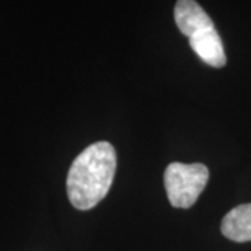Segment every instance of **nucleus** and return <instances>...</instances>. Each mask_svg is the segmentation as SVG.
Listing matches in <instances>:
<instances>
[{
	"label": "nucleus",
	"mask_w": 251,
	"mask_h": 251,
	"mask_svg": "<svg viewBox=\"0 0 251 251\" xmlns=\"http://www.w3.org/2000/svg\"><path fill=\"white\" fill-rule=\"evenodd\" d=\"M221 230L232 242H251V204H242L229 211L222 219Z\"/></svg>",
	"instance_id": "20e7f679"
},
{
	"label": "nucleus",
	"mask_w": 251,
	"mask_h": 251,
	"mask_svg": "<svg viewBox=\"0 0 251 251\" xmlns=\"http://www.w3.org/2000/svg\"><path fill=\"white\" fill-rule=\"evenodd\" d=\"M175 21L202 62L216 69L224 67L226 64L224 42L214 21L196 0H177L175 6Z\"/></svg>",
	"instance_id": "f03ea898"
},
{
	"label": "nucleus",
	"mask_w": 251,
	"mask_h": 251,
	"mask_svg": "<svg viewBox=\"0 0 251 251\" xmlns=\"http://www.w3.org/2000/svg\"><path fill=\"white\" fill-rule=\"evenodd\" d=\"M209 171L202 163L172 162L168 165L163 181L169 202L175 208H190L204 191Z\"/></svg>",
	"instance_id": "7ed1b4c3"
},
{
	"label": "nucleus",
	"mask_w": 251,
	"mask_h": 251,
	"mask_svg": "<svg viewBox=\"0 0 251 251\" xmlns=\"http://www.w3.org/2000/svg\"><path fill=\"white\" fill-rule=\"evenodd\" d=\"M116 173V151L108 141L91 144L73 161L67 175L72 205L88 211L106 197Z\"/></svg>",
	"instance_id": "f257e3e1"
}]
</instances>
